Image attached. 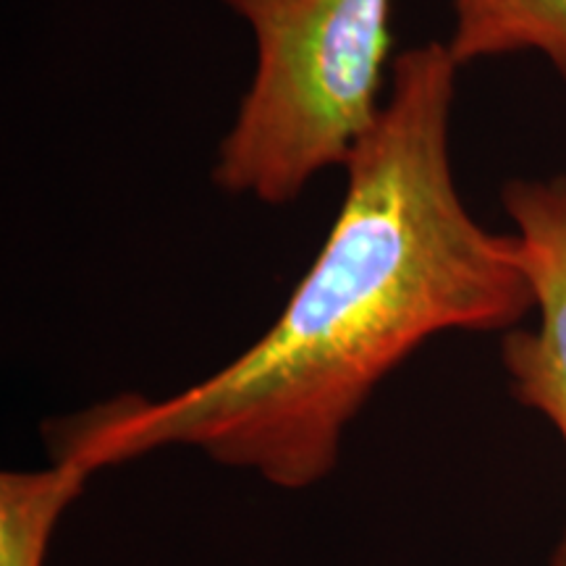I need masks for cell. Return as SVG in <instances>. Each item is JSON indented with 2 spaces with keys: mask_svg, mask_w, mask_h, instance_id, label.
Wrapping results in <instances>:
<instances>
[{
  "mask_svg": "<svg viewBox=\"0 0 566 566\" xmlns=\"http://www.w3.org/2000/svg\"><path fill=\"white\" fill-rule=\"evenodd\" d=\"M446 42L396 55L378 122L346 160L328 237L275 323L179 394H122L45 422L51 459L95 475L192 449L279 491L321 485L386 378L443 334H509L535 300L512 233L467 210L451 166Z\"/></svg>",
  "mask_w": 566,
  "mask_h": 566,
  "instance_id": "1",
  "label": "cell"
},
{
  "mask_svg": "<svg viewBox=\"0 0 566 566\" xmlns=\"http://www.w3.org/2000/svg\"><path fill=\"white\" fill-rule=\"evenodd\" d=\"M254 34V74L218 145L226 195L289 205L346 166L386 103L394 0H223Z\"/></svg>",
  "mask_w": 566,
  "mask_h": 566,
  "instance_id": "2",
  "label": "cell"
},
{
  "mask_svg": "<svg viewBox=\"0 0 566 566\" xmlns=\"http://www.w3.org/2000/svg\"><path fill=\"white\" fill-rule=\"evenodd\" d=\"M92 472L53 459L38 470L0 475V566H45L53 535L80 501Z\"/></svg>",
  "mask_w": 566,
  "mask_h": 566,
  "instance_id": "5",
  "label": "cell"
},
{
  "mask_svg": "<svg viewBox=\"0 0 566 566\" xmlns=\"http://www.w3.org/2000/svg\"><path fill=\"white\" fill-rule=\"evenodd\" d=\"M533 289L535 328L501 338L509 388L522 407L554 424L566 449V176L514 179L501 192ZM551 566H566V527Z\"/></svg>",
  "mask_w": 566,
  "mask_h": 566,
  "instance_id": "3",
  "label": "cell"
},
{
  "mask_svg": "<svg viewBox=\"0 0 566 566\" xmlns=\"http://www.w3.org/2000/svg\"><path fill=\"white\" fill-rule=\"evenodd\" d=\"M449 48L459 69L537 51L566 84V0H451Z\"/></svg>",
  "mask_w": 566,
  "mask_h": 566,
  "instance_id": "4",
  "label": "cell"
}]
</instances>
